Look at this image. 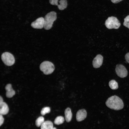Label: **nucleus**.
<instances>
[{"label": "nucleus", "instance_id": "9d476101", "mask_svg": "<svg viewBox=\"0 0 129 129\" xmlns=\"http://www.w3.org/2000/svg\"><path fill=\"white\" fill-rule=\"evenodd\" d=\"M6 91V95L8 98L12 97L15 94V91L12 89L11 84H7L5 87Z\"/></svg>", "mask_w": 129, "mask_h": 129}, {"label": "nucleus", "instance_id": "2eb2a0df", "mask_svg": "<svg viewBox=\"0 0 129 129\" xmlns=\"http://www.w3.org/2000/svg\"><path fill=\"white\" fill-rule=\"evenodd\" d=\"M109 85L110 88L113 90H116L118 87V83L114 80H112L109 81Z\"/></svg>", "mask_w": 129, "mask_h": 129}, {"label": "nucleus", "instance_id": "7ed1b4c3", "mask_svg": "<svg viewBox=\"0 0 129 129\" xmlns=\"http://www.w3.org/2000/svg\"><path fill=\"white\" fill-rule=\"evenodd\" d=\"M40 69L44 74L47 75L51 74L54 71L55 67L54 64L51 62L45 61L40 64Z\"/></svg>", "mask_w": 129, "mask_h": 129}, {"label": "nucleus", "instance_id": "9b49d317", "mask_svg": "<svg viewBox=\"0 0 129 129\" xmlns=\"http://www.w3.org/2000/svg\"><path fill=\"white\" fill-rule=\"evenodd\" d=\"M9 111V108L7 104L3 102L0 103V113L2 115L7 114Z\"/></svg>", "mask_w": 129, "mask_h": 129}, {"label": "nucleus", "instance_id": "393cba45", "mask_svg": "<svg viewBox=\"0 0 129 129\" xmlns=\"http://www.w3.org/2000/svg\"><path fill=\"white\" fill-rule=\"evenodd\" d=\"M52 129H57L55 127H53Z\"/></svg>", "mask_w": 129, "mask_h": 129}, {"label": "nucleus", "instance_id": "423d86ee", "mask_svg": "<svg viewBox=\"0 0 129 129\" xmlns=\"http://www.w3.org/2000/svg\"><path fill=\"white\" fill-rule=\"evenodd\" d=\"M115 70L117 75L121 78L125 77L127 75V70L123 65L119 64H117L116 65Z\"/></svg>", "mask_w": 129, "mask_h": 129}, {"label": "nucleus", "instance_id": "1a4fd4ad", "mask_svg": "<svg viewBox=\"0 0 129 129\" xmlns=\"http://www.w3.org/2000/svg\"><path fill=\"white\" fill-rule=\"evenodd\" d=\"M87 112L84 109H81L78 111L77 112L76 118L77 121H81L84 120L86 117Z\"/></svg>", "mask_w": 129, "mask_h": 129}, {"label": "nucleus", "instance_id": "5701e85b", "mask_svg": "<svg viewBox=\"0 0 129 129\" xmlns=\"http://www.w3.org/2000/svg\"><path fill=\"white\" fill-rule=\"evenodd\" d=\"M112 2L114 3H118L123 0H111Z\"/></svg>", "mask_w": 129, "mask_h": 129}, {"label": "nucleus", "instance_id": "dca6fc26", "mask_svg": "<svg viewBox=\"0 0 129 129\" xmlns=\"http://www.w3.org/2000/svg\"><path fill=\"white\" fill-rule=\"evenodd\" d=\"M64 120V118L63 116H58L55 119L54 122V123L56 125H59L63 123Z\"/></svg>", "mask_w": 129, "mask_h": 129}, {"label": "nucleus", "instance_id": "412c9836", "mask_svg": "<svg viewBox=\"0 0 129 129\" xmlns=\"http://www.w3.org/2000/svg\"><path fill=\"white\" fill-rule=\"evenodd\" d=\"M4 121V119L2 115H0V126H1L3 123Z\"/></svg>", "mask_w": 129, "mask_h": 129}, {"label": "nucleus", "instance_id": "f3484780", "mask_svg": "<svg viewBox=\"0 0 129 129\" xmlns=\"http://www.w3.org/2000/svg\"><path fill=\"white\" fill-rule=\"evenodd\" d=\"M44 122V117L42 116H40L36 120L35 122L36 125L38 127L41 126Z\"/></svg>", "mask_w": 129, "mask_h": 129}, {"label": "nucleus", "instance_id": "0eeeda50", "mask_svg": "<svg viewBox=\"0 0 129 129\" xmlns=\"http://www.w3.org/2000/svg\"><path fill=\"white\" fill-rule=\"evenodd\" d=\"M44 18L43 17H40L32 22L31 26L33 28L41 29L44 27Z\"/></svg>", "mask_w": 129, "mask_h": 129}, {"label": "nucleus", "instance_id": "f257e3e1", "mask_svg": "<svg viewBox=\"0 0 129 129\" xmlns=\"http://www.w3.org/2000/svg\"><path fill=\"white\" fill-rule=\"evenodd\" d=\"M106 104L109 108L117 110L121 109L124 106L122 100L115 95L109 97L106 101Z\"/></svg>", "mask_w": 129, "mask_h": 129}, {"label": "nucleus", "instance_id": "aec40b11", "mask_svg": "<svg viewBox=\"0 0 129 129\" xmlns=\"http://www.w3.org/2000/svg\"><path fill=\"white\" fill-rule=\"evenodd\" d=\"M58 0H49L50 4L53 5H58Z\"/></svg>", "mask_w": 129, "mask_h": 129}, {"label": "nucleus", "instance_id": "39448f33", "mask_svg": "<svg viewBox=\"0 0 129 129\" xmlns=\"http://www.w3.org/2000/svg\"><path fill=\"white\" fill-rule=\"evenodd\" d=\"M1 59L4 63L7 66L12 65L15 62V59L14 56L8 52L3 53L1 55Z\"/></svg>", "mask_w": 129, "mask_h": 129}, {"label": "nucleus", "instance_id": "4468645a", "mask_svg": "<svg viewBox=\"0 0 129 129\" xmlns=\"http://www.w3.org/2000/svg\"><path fill=\"white\" fill-rule=\"evenodd\" d=\"M59 2V4L58 7L59 10H63L66 8L67 6L66 0H60Z\"/></svg>", "mask_w": 129, "mask_h": 129}, {"label": "nucleus", "instance_id": "20e7f679", "mask_svg": "<svg viewBox=\"0 0 129 129\" xmlns=\"http://www.w3.org/2000/svg\"><path fill=\"white\" fill-rule=\"evenodd\" d=\"M106 27L109 29H118L120 27L121 24L119 21L116 17L111 16L109 17L105 22Z\"/></svg>", "mask_w": 129, "mask_h": 129}, {"label": "nucleus", "instance_id": "a211bd4d", "mask_svg": "<svg viewBox=\"0 0 129 129\" xmlns=\"http://www.w3.org/2000/svg\"><path fill=\"white\" fill-rule=\"evenodd\" d=\"M50 111V109L49 107H46L43 108L41 111V113L43 115H44L46 114L49 113Z\"/></svg>", "mask_w": 129, "mask_h": 129}, {"label": "nucleus", "instance_id": "4be33fe9", "mask_svg": "<svg viewBox=\"0 0 129 129\" xmlns=\"http://www.w3.org/2000/svg\"><path fill=\"white\" fill-rule=\"evenodd\" d=\"M125 58L127 62L129 63V53L126 54L125 56Z\"/></svg>", "mask_w": 129, "mask_h": 129}, {"label": "nucleus", "instance_id": "6ab92c4d", "mask_svg": "<svg viewBox=\"0 0 129 129\" xmlns=\"http://www.w3.org/2000/svg\"><path fill=\"white\" fill-rule=\"evenodd\" d=\"M123 25L129 29V15L127 16L124 19Z\"/></svg>", "mask_w": 129, "mask_h": 129}, {"label": "nucleus", "instance_id": "b1692460", "mask_svg": "<svg viewBox=\"0 0 129 129\" xmlns=\"http://www.w3.org/2000/svg\"><path fill=\"white\" fill-rule=\"evenodd\" d=\"M3 102V99L2 97L0 96V103H1Z\"/></svg>", "mask_w": 129, "mask_h": 129}, {"label": "nucleus", "instance_id": "ddd939ff", "mask_svg": "<svg viewBox=\"0 0 129 129\" xmlns=\"http://www.w3.org/2000/svg\"><path fill=\"white\" fill-rule=\"evenodd\" d=\"M53 124L49 121H44L41 126V129H52L53 128Z\"/></svg>", "mask_w": 129, "mask_h": 129}, {"label": "nucleus", "instance_id": "6e6552de", "mask_svg": "<svg viewBox=\"0 0 129 129\" xmlns=\"http://www.w3.org/2000/svg\"><path fill=\"white\" fill-rule=\"evenodd\" d=\"M103 61V57L100 54H98L94 59L92 62L93 67L98 68L102 65Z\"/></svg>", "mask_w": 129, "mask_h": 129}, {"label": "nucleus", "instance_id": "f8f14e48", "mask_svg": "<svg viewBox=\"0 0 129 129\" xmlns=\"http://www.w3.org/2000/svg\"><path fill=\"white\" fill-rule=\"evenodd\" d=\"M65 118L66 121L69 122L72 118V113L70 109L69 108H66L64 111Z\"/></svg>", "mask_w": 129, "mask_h": 129}, {"label": "nucleus", "instance_id": "f03ea898", "mask_svg": "<svg viewBox=\"0 0 129 129\" xmlns=\"http://www.w3.org/2000/svg\"><path fill=\"white\" fill-rule=\"evenodd\" d=\"M44 18V28L46 30H49L52 28L54 22L57 19L56 13L54 11H51L47 13Z\"/></svg>", "mask_w": 129, "mask_h": 129}]
</instances>
